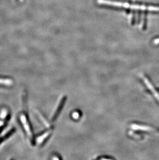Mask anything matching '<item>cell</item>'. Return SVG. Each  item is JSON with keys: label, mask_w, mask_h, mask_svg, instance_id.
Instances as JSON below:
<instances>
[{"label": "cell", "mask_w": 159, "mask_h": 160, "mask_svg": "<svg viewBox=\"0 0 159 160\" xmlns=\"http://www.w3.org/2000/svg\"><path fill=\"white\" fill-rule=\"evenodd\" d=\"M131 127L134 130L142 131L143 132H154L155 131L153 127L144 124H133Z\"/></svg>", "instance_id": "cell-4"}, {"label": "cell", "mask_w": 159, "mask_h": 160, "mask_svg": "<svg viewBox=\"0 0 159 160\" xmlns=\"http://www.w3.org/2000/svg\"><path fill=\"white\" fill-rule=\"evenodd\" d=\"M64 102H65V98H62V100L61 101V102L59 103V104L58 105V108H57V110H56L55 112L54 113V114L53 116V120H54L55 119V118H56L58 117L59 113V111H61V109L62 108Z\"/></svg>", "instance_id": "cell-7"}, {"label": "cell", "mask_w": 159, "mask_h": 160, "mask_svg": "<svg viewBox=\"0 0 159 160\" xmlns=\"http://www.w3.org/2000/svg\"><path fill=\"white\" fill-rule=\"evenodd\" d=\"M19 1H20V2H23V1H25V0H19Z\"/></svg>", "instance_id": "cell-10"}, {"label": "cell", "mask_w": 159, "mask_h": 160, "mask_svg": "<svg viewBox=\"0 0 159 160\" xmlns=\"http://www.w3.org/2000/svg\"><path fill=\"white\" fill-rule=\"evenodd\" d=\"M20 121L22 125L23 126L25 132H26L28 137L31 139V140H33V134L32 130L31 127L30 126L29 122L28 121V118L26 117V115L25 114H21L19 116Z\"/></svg>", "instance_id": "cell-2"}, {"label": "cell", "mask_w": 159, "mask_h": 160, "mask_svg": "<svg viewBox=\"0 0 159 160\" xmlns=\"http://www.w3.org/2000/svg\"><path fill=\"white\" fill-rule=\"evenodd\" d=\"M144 82L145 83L146 86H147L148 90L150 91V92H151L152 94L155 97L156 100H157V101L159 102V93H158V92L157 91L156 89L154 88L153 84L151 83V82H150V80L148 79L147 77H144Z\"/></svg>", "instance_id": "cell-3"}, {"label": "cell", "mask_w": 159, "mask_h": 160, "mask_svg": "<svg viewBox=\"0 0 159 160\" xmlns=\"http://www.w3.org/2000/svg\"><path fill=\"white\" fill-rule=\"evenodd\" d=\"M72 117H73V118L74 119H78V118L80 117V114L77 111H76V112H74V113H73V114H72Z\"/></svg>", "instance_id": "cell-8"}, {"label": "cell", "mask_w": 159, "mask_h": 160, "mask_svg": "<svg viewBox=\"0 0 159 160\" xmlns=\"http://www.w3.org/2000/svg\"><path fill=\"white\" fill-rule=\"evenodd\" d=\"M99 3L105 5H113L115 6L122 7L133 10H148L153 12H159V6H147V5H138V4H129L128 3H122L119 2H115L108 0H100Z\"/></svg>", "instance_id": "cell-1"}, {"label": "cell", "mask_w": 159, "mask_h": 160, "mask_svg": "<svg viewBox=\"0 0 159 160\" xmlns=\"http://www.w3.org/2000/svg\"><path fill=\"white\" fill-rule=\"evenodd\" d=\"M153 43L155 45H159V38H158L157 39H155L153 41Z\"/></svg>", "instance_id": "cell-9"}, {"label": "cell", "mask_w": 159, "mask_h": 160, "mask_svg": "<svg viewBox=\"0 0 159 160\" xmlns=\"http://www.w3.org/2000/svg\"><path fill=\"white\" fill-rule=\"evenodd\" d=\"M51 131H48L46 132H44L41 134L40 136L37 137L36 138V142L38 145H41L43 142L46 141V139H48L50 135H51Z\"/></svg>", "instance_id": "cell-5"}, {"label": "cell", "mask_w": 159, "mask_h": 160, "mask_svg": "<svg viewBox=\"0 0 159 160\" xmlns=\"http://www.w3.org/2000/svg\"><path fill=\"white\" fill-rule=\"evenodd\" d=\"M13 84V81L10 78H0V85H4L5 86H10Z\"/></svg>", "instance_id": "cell-6"}]
</instances>
